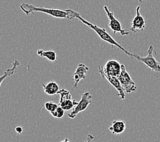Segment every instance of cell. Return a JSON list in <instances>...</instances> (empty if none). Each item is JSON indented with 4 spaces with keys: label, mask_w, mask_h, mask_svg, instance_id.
<instances>
[{
    "label": "cell",
    "mask_w": 160,
    "mask_h": 142,
    "mask_svg": "<svg viewBox=\"0 0 160 142\" xmlns=\"http://www.w3.org/2000/svg\"><path fill=\"white\" fill-rule=\"evenodd\" d=\"M20 8L25 14H27V15H30L31 14H34L35 12H39L48 14V15L51 17L58 18V19L71 20L75 18V11L72 9H67L63 10L55 8H43V7H37L27 3H21L20 6Z\"/></svg>",
    "instance_id": "obj_1"
},
{
    "label": "cell",
    "mask_w": 160,
    "mask_h": 142,
    "mask_svg": "<svg viewBox=\"0 0 160 142\" xmlns=\"http://www.w3.org/2000/svg\"><path fill=\"white\" fill-rule=\"evenodd\" d=\"M75 17L76 19H79L80 21H82V23L85 24L86 26H88L89 28L91 29L94 32H95L96 34L99 36V38L103 41L104 42H107L108 44H110V45L112 46V48L113 49L114 47H116L117 48H118L120 50H121L122 52H124L126 55L127 56H129V57H132L133 58H134V53H132L129 52L128 51L126 50L124 47H122L120 44H118L117 42H116L114 38L112 37V36L109 34V33L106 31V30L104 28L102 27H100L99 26H97V25L92 24L90 23V22L86 21V19H83V18L80 15V14L77 12L75 11Z\"/></svg>",
    "instance_id": "obj_2"
},
{
    "label": "cell",
    "mask_w": 160,
    "mask_h": 142,
    "mask_svg": "<svg viewBox=\"0 0 160 142\" xmlns=\"http://www.w3.org/2000/svg\"><path fill=\"white\" fill-rule=\"evenodd\" d=\"M153 51V46H149L147 56L141 57L139 55L134 53V59H136L137 60L144 64L148 68H150L152 71L158 72V73H160V64L154 57Z\"/></svg>",
    "instance_id": "obj_3"
},
{
    "label": "cell",
    "mask_w": 160,
    "mask_h": 142,
    "mask_svg": "<svg viewBox=\"0 0 160 142\" xmlns=\"http://www.w3.org/2000/svg\"><path fill=\"white\" fill-rule=\"evenodd\" d=\"M118 78L125 93L130 94L136 92L138 88L136 83L133 81L128 72L127 71L126 67L124 64L121 65V72Z\"/></svg>",
    "instance_id": "obj_4"
},
{
    "label": "cell",
    "mask_w": 160,
    "mask_h": 142,
    "mask_svg": "<svg viewBox=\"0 0 160 142\" xmlns=\"http://www.w3.org/2000/svg\"><path fill=\"white\" fill-rule=\"evenodd\" d=\"M104 10L107 14L108 18L109 19V27L111 29V30L113 32L114 34L119 33L121 36H128L129 34V32L128 30H124L122 27V25L118 19L114 16L113 12L108 8L107 6H104Z\"/></svg>",
    "instance_id": "obj_5"
},
{
    "label": "cell",
    "mask_w": 160,
    "mask_h": 142,
    "mask_svg": "<svg viewBox=\"0 0 160 142\" xmlns=\"http://www.w3.org/2000/svg\"><path fill=\"white\" fill-rule=\"evenodd\" d=\"M121 65L115 60H108L103 66H99V71L105 75L112 77H118L121 72Z\"/></svg>",
    "instance_id": "obj_6"
},
{
    "label": "cell",
    "mask_w": 160,
    "mask_h": 142,
    "mask_svg": "<svg viewBox=\"0 0 160 142\" xmlns=\"http://www.w3.org/2000/svg\"><path fill=\"white\" fill-rule=\"evenodd\" d=\"M92 95L89 92L83 93L81 100L78 102V104L75 107L72 109V111L68 114V118L71 119H74L79 113L84 111L88 108L89 105L92 103Z\"/></svg>",
    "instance_id": "obj_7"
},
{
    "label": "cell",
    "mask_w": 160,
    "mask_h": 142,
    "mask_svg": "<svg viewBox=\"0 0 160 142\" xmlns=\"http://www.w3.org/2000/svg\"><path fill=\"white\" fill-rule=\"evenodd\" d=\"M140 6H138L136 8V16L134 17L131 23L129 30L133 33H136L137 30H143L146 27V22H145L144 18L140 14Z\"/></svg>",
    "instance_id": "obj_8"
},
{
    "label": "cell",
    "mask_w": 160,
    "mask_h": 142,
    "mask_svg": "<svg viewBox=\"0 0 160 142\" xmlns=\"http://www.w3.org/2000/svg\"><path fill=\"white\" fill-rule=\"evenodd\" d=\"M89 68L86 64L83 63L78 64L77 68H76V70L73 73V79L75 82L73 88H77L80 81L86 79V74Z\"/></svg>",
    "instance_id": "obj_9"
},
{
    "label": "cell",
    "mask_w": 160,
    "mask_h": 142,
    "mask_svg": "<svg viewBox=\"0 0 160 142\" xmlns=\"http://www.w3.org/2000/svg\"><path fill=\"white\" fill-rule=\"evenodd\" d=\"M99 73L103 76V78L105 79L107 81L110 83V84L113 86L114 88L117 90L118 92V96L121 98V99L123 100L125 98V92L124 89L120 83V81L118 77H112V76H109L104 75L102 72L99 71Z\"/></svg>",
    "instance_id": "obj_10"
},
{
    "label": "cell",
    "mask_w": 160,
    "mask_h": 142,
    "mask_svg": "<svg viewBox=\"0 0 160 142\" xmlns=\"http://www.w3.org/2000/svg\"><path fill=\"white\" fill-rule=\"evenodd\" d=\"M126 129V123L123 120H114L112 125L109 127L108 130H110L114 135H119L122 133Z\"/></svg>",
    "instance_id": "obj_11"
},
{
    "label": "cell",
    "mask_w": 160,
    "mask_h": 142,
    "mask_svg": "<svg viewBox=\"0 0 160 142\" xmlns=\"http://www.w3.org/2000/svg\"><path fill=\"white\" fill-rule=\"evenodd\" d=\"M43 87V90L47 95L53 96L58 94V92L60 91V87L58 86L56 81H50L47 84H42Z\"/></svg>",
    "instance_id": "obj_12"
},
{
    "label": "cell",
    "mask_w": 160,
    "mask_h": 142,
    "mask_svg": "<svg viewBox=\"0 0 160 142\" xmlns=\"http://www.w3.org/2000/svg\"><path fill=\"white\" fill-rule=\"evenodd\" d=\"M19 66H20V62L19 61V60H14L12 64V67L7 69V70L3 72V74L2 76H0V87H1L3 81H4L8 76L13 75L14 74V72H15L17 68L19 67Z\"/></svg>",
    "instance_id": "obj_13"
},
{
    "label": "cell",
    "mask_w": 160,
    "mask_h": 142,
    "mask_svg": "<svg viewBox=\"0 0 160 142\" xmlns=\"http://www.w3.org/2000/svg\"><path fill=\"white\" fill-rule=\"evenodd\" d=\"M37 55L42 57L47 58L50 61L57 62V54L55 51H44L39 49L37 51Z\"/></svg>",
    "instance_id": "obj_14"
},
{
    "label": "cell",
    "mask_w": 160,
    "mask_h": 142,
    "mask_svg": "<svg viewBox=\"0 0 160 142\" xmlns=\"http://www.w3.org/2000/svg\"><path fill=\"white\" fill-rule=\"evenodd\" d=\"M78 104V101H76L75 99H71L68 100H65L63 102H60L58 105H59L62 109H64V111H70L71 109H74Z\"/></svg>",
    "instance_id": "obj_15"
},
{
    "label": "cell",
    "mask_w": 160,
    "mask_h": 142,
    "mask_svg": "<svg viewBox=\"0 0 160 142\" xmlns=\"http://www.w3.org/2000/svg\"><path fill=\"white\" fill-rule=\"evenodd\" d=\"M58 94H60V95L59 103H60V102L65 101V100H68L72 99L71 92H69V91L65 90L64 88L60 90L59 92H58Z\"/></svg>",
    "instance_id": "obj_16"
},
{
    "label": "cell",
    "mask_w": 160,
    "mask_h": 142,
    "mask_svg": "<svg viewBox=\"0 0 160 142\" xmlns=\"http://www.w3.org/2000/svg\"><path fill=\"white\" fill-rule=\"evenodd\" d=\"M58 107H59V105L52 101L47 102V103H45V108L49 112H50L51 114H52L53 112L55 111Z\"/></svg>",
    "instance_id": "obj_17"
},
{
    "label": "cell",
    "mask_w": 160,
    "mask_h": 142,
    "mask_svg": "<svg viewBox=\"0 0 160 142\" xmlns=\"http://www.w3.org/2000/svg\"><path fill=\"white\" fill-rule=\"evenodd\" d=\"M52 114L53 117L54 118H58V119H61L64 115V110L59 106L55 111L53 112L52 114Z\"/></svg>",
    "instance_id": "obj_18"
},
{
    "label": "cell",
    "mask_w": 160,
    "mask_h": 142,
    "mask_svg": "<svg viewBox=\"0 0 160 142\" xmlns=\"http://www.w3.org/2000/svg\"><path fill=\"white\" fill-rule=\"evenodd\" d=\"M94 137L92 135L88 134V137H87V138H86V140L83 142H91L94 140Z\"/></svg>",
    "instance_id": "obj_19"
},
{
    "label": "cell",
    "mask_w": 160,
    "mask_h": 142,
    "mask_svg": "<svg viewBox=\"0 0 160 142\" xmlns=\"http://www.w3.org/2000/svg\"><path fill=\"white\" fill-rule=\"evenodd\" d=\"M15 131L18 134H21L23 133V128L21 126H17L15 128Z\"/></svg>",
    "instance_id": "obj_20"
},
{
    "label": "cell",
    "mask_w": 160,
    "mask_h": 142,
    "mask_svg": "<svg viewBox=\"0 0 160 142\" xmlns=\"http://www.w3.org/2000/svg\"><path fill=\"white\" fill-rule=\"evenodd\" d=\"M60 142H71L70 141V140H69L68 138H65V139L64 140H62V141H60Z\"/></svg>",
    "instance_id": "obj_21"
},
{
    "label": "cell",
    "mask_w": 160,
    "mask_h": 142,
    "mask_svg": "<svg viewBox=\"0 0 160 142\" xmlns=\"http://www.w3.org/2000/svg\"><path fill=\"white\" fill-rule=\"evenodd\" d=\"M147 1H148V0H139V2H140V3H142L144 2H147Z\"/></svg>",
    "instance_id": "obj_22"
}]
</instances>
